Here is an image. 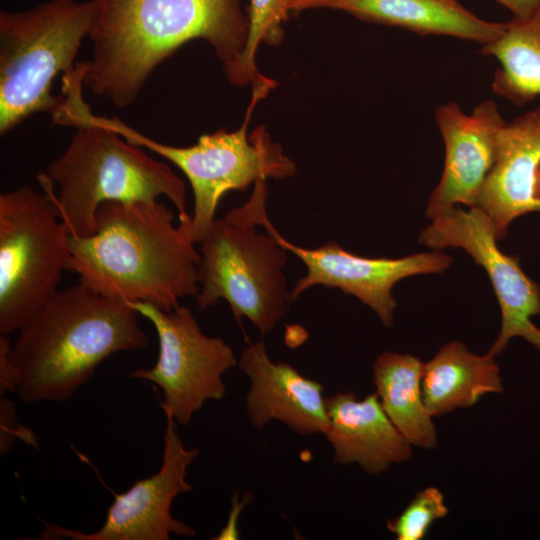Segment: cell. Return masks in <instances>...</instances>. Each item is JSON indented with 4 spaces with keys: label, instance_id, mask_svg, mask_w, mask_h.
Masks as SVG:
<instances>
[{
    "label": "cell",
    "instance_id": "cell-1",
    "mask_svg": "<svg viewBox=\"0 0 540 540\" xmlns=\"http://www.w3.org/2000/svg\"><path fill=\"white\" fill-rule=\"evenodd\" d=\"M83 85L126 108L155 68L180 46L203 39L230 67L242 53L248 16L241 0H94Z\"/></svg>",
    "mask_w": 540,
    "mask_h": 540
},
{
    "label": "cell",
    "instance_id": "cell-2",
    "mask_svg": "<svg viewBox=\"0 0 540 540\" xmlns=\"http://www.w3.org/2000/svg\"><path fill=\"white\" fill-rule=\"evenodd\" d=\"M190 220L176 225L174 213L158 199L106 201L93 234L70 235L67 270L104 296L171 311L198 293L201 257Z\"/></svg>",
    "mask_w": 540,
    "mask_h": 540
},
{
    "label": "cell",
    "instance_id": "cell-3",
    "mask_svg": "<svg viewBox=\"0 0 540 540\" xmlns=\"http://www.w3.org/2000/svg\"><path fill=\"white\" fill-rule=\"evenodd\" d=\"M83 73V62H77L73 71L62 75L63 100L52 120L76 131L64 153L38 175L70 234H93L97 211L106 201L165 196L178 210L179 221L190 218L183 180L167 164L94 119L82 95Z\"/></svg>",
    "mask_w": 540,
    "mask_h": 540
},
{
    "label": "cell",
    "instance_id": "cell-4",
    "mask_svg": "<svg viewBox=\"0 0 540 540\" xmlns=\"http://www.w3.org/2000/svg\"><path fill=\"white\" fill-rule=\"evenodd\" d=\"M128 303L79 283L58 291L11 344L16 392L25 403L63 402L108 356L147 347Z\"/></svg>",
    "mask_w": 540,
    "mask_h": 540
},
{
    "label": "cell",
    "instance_id": "cell-5",
    "mask_svg": "<svg viewBox=\"0 0 540 540\" xmlns=\"http://www.w3.org/2000/svg\"><path fill=\"white\" fill-rule=\"evenodd\" d=\"M94 14V0H49L0 12L1 135L34 113L58 110L63 96L52 94L53 81L74 70Z\"/></svg>",
    "mask_w": 540,
    "mask_h": 540
},
{
    "label": "cell",
    "instance_id": "cell-6",
    "mask_svg": "<svg viewBox=\"0 0 540 540\" xmlns=\"http://www.w3.org/2000/svg\"><path fill=\"white\" fill-rule=\"evenodd\" d=\"M275 85L271 79L253 85L252 99L239 129L204 134L196 144L188 147L157 142L117 117L94 114V119L127 142L162 156L183 172L194 196L190 235L195 243H200L216 219L218 204L227 192L245 191L260 179H283L296 172L295 163L283 153L280 144L272 142L264 126L247 135L256 104Z\"/></svg>",
    "mask_w": 540,
    "mask_h": 540
},
{
    "label": "cell",
    "instance_id": "cell-7",
    "mask_svg": "<svg viewBox=\"0 0 540 540\" xmlns=\"http://www.w3.org/2000/svg\"><path fill=\"white\" fill-rule=\"evenodd\" d=\"M250 198L215 219L200 244L198 293L201 310L228 302L262 335L272 331L292 303L283 268L285 250L268 231L259 232Z\"/></svg>",
    "mask_w": 540,
    "mask_h": 540
},
{
    "label": "cell",
    "instance_id": "cell-8",
    "mask_svg": "<svg viewBox=\"0 0 540 540\" xmlns=\"http://www.w3.org/2000/svg\"><path fill=\"white\" fill-rule=\"evenodd\" d=\"M70 232L49 198L30 185L0 195V334L30 323L56 295Z\"/></svg>",
    "mask_w": 540,
    "mask_h": 540
},
{
    "label": "cell",
    "instance_id": "cell-9",
    "mask_svg": "<svg viewBox=\"0 0 540 540\" xmlns=\"http://www.w3.org/2000/svg\"><path fill=\"white\" fill-rule=\"evenodd\" d=\"M129 304L153 324L159 340L156 364L136 369L130 377L160 387L166 418L188 425L207 400L225 396L222 376L238 364L234 352L223 338L204 334L185 306L164 311L149 303Z\"/></svg>",
    "mask_w": 540,
    "mask_h": 540
},
{
    "label": "cell",
    "instance_id": "cell-10",
    "mask_svg": "<svg viewBox=\"0 0 540 540\" xmlns=\"http://www.w3.org/2000/svg\"><path fill=\"white\" fill-rule=\"evenodd\" d=\"M418 241L439 250L463 248L487 272L501 309V329L488 354L496 357L510 339L522 337L540 350V329L531 317L540 314V286L521 269L517 256L506 255L497 246L489 216L477 206H456L437 213Z\"/></svg>",
    "mask_w": 540,
    "mask_h": 540
},
{
    "label": "cell",
    "instance_id": "cell-11",
    "mask_svg": "<svg viewBox=\"0 0 540 540\" xmlns=\"http://www.w3.org/2000/svg\"><path fill=\"white\" fill-rule=\"evenodd\" d=\"M266 198V195L260 194L255 199L257 224L271 233L285 250L297 256L307 268L306 275L290 291L292 302L315 285L339 288L368 305L385 326H392L397 305L392 296L395 283L412 275L441 273L452 263L450 256L439 251L393 259L357 256L335 241L313 249L297 246L282 237L272 225L266 212Z\"/></svg>",
    "mask_w": 540,
    "mask_h": 540
},
{
    "label": "cell",
    "instance_id": "cell-12",
    "mask_svg": "<svg viewBox=\"0 0 540 540\" xmlns=\"http://www.w3.org/2000/svg\"><path fill=\"white\" fill-rule=\"evenodd\" d=\"M196 448L187 449L172 418H167L160 469L150 477L137 480L127 491L114 495L102 527L84 533L44 522L39 539L72 540H168L173 534L193 538L196 531L172 516L173 500L189 492L187 468L198 457Z\"/></svg>",
    "mask_w": 540,
    "mask_h": 540
},
{
    "label": "cell",
    "instance_id": "cell-13",
    "mask_svg": "<svg viewBox=\"0 0 540 540\" xmlns=\"http://www.w3.org/2000/svg\"><path fill=\"white\" fill-rule=\"evenodd\" d=\"M436 123L445 146L442 177L432 192L426 216L433 218L447 208L475 206L495 159L499 131L505 124L497 104L488 99L471 114L456 102L439 106Z\"/></svg>",
    "mask_w": 540,
    "mask_h": 540
},
{
    "label": "cell",
    "instance_id": "cell-14",
    "mask_svg": "<svg viewBox=\"0 0 540 540\" xmlns=\"http://www.w3.org/2000/svg\"><path fill=\"white\" fill-rule=\"evenodd\" d=\"M238 366L250 380L246 412L250 424L263 429L280 421L300 435L324 434L329 426L323 385L284 362H273L263 340L248 344Z\"/></svg>",
    "mask_w": 540,
    "mask_h": 540
},
{
    "label": "cell",
    "instance_id": "cell-15",
    "mask_svg": "<svg viewBox=\"0 0 540 540\" xmlns=\"http://www.w3.org/2000/svg\"><path fill=\"white\" fill-rule=\"evenodd\" d=\"M475 206L489 216L498 240L514 219L540 211V106L499 131L494 163Z\"/></svg>",
    "mask_w": 540,
    "mask_h": 540
},
{
    "label": "cell",
    "instance_id": "cell-16",
    "mask_svg": "<svg viewBox=\"0 0 540 540\" xmlns=\"http://www.w3.org/2000/svg\"><path fill=\"white\" fill-rule=\"evenodd\" d=\"M329 426L323 434L333 449V462L356 463L378 475L412 457L411 443L398 431L376 392L359 400L352 391L326 398Z\"/></svg>",
    "mask_w": 540,
    "mask_h": 540
},
{
    "label": "cell",
    "instance_id": "cell-17",
    "mask_svg": "<svg viewBox=\"0 0 540 540\" xmlns=\"http://www.w3.org/2000/svg\"><path fill=\"white\" fill-rule=\"evenodd\" d=\"M327 8L373 23L398 26L420 35L451 36L486 45L505 23L487 21L458 0H291V12Z\"/></svg>",
    "mask_w": 540,
    "mask_h": 540
},
{
    "label": "cell",
    "instance_id": "cell-18",
    "mask_svg": "<svg viewBox=\"0 0 540 540\" xmlns=\"http://www.w3.org/2000/svg\"><path fill=\"white\" fill-rule=\"evenodd\" d=\"M421 384L433 417L471 407L486 394L504 391L495 357L474 354L458 341L444 344L424 363Z\"/></svg>",
    "mask_w": 540,
    "mask_h": 540
},
{
    "label": "cell",
    "instance_id": "cell-19",
    "mask_svg": "<svg viewBox=\"0 0 540 540\" xmlns=\"http://www.w3.org/2000/svg\"><path fill=\"white\" fill-rule=\"evenodd\" d=\"M423 367L413 355L383 352L373 364V383L382 408L398 431L412 446L433 449L437 432L423 399Z\"/></svg>",
    "mask_w": 540,
    "mask_h": 540
},
{
    "label": "cell",
    "instance_id": "cell-20",
    "mask_svg": "<svg viewBox=\"0 0 540 540\" xmlns=\"http://www.w3.org/2000/svg\"><path fill=\"white\" fill-rule=\"evenodd\" d=\"M481 53L500 64L492 81L495 94L516 105L540 96V10L505 22L502 34L483 45Z\"/></svg>",
    "mask_w": 540,
    "mask_h": 540
},
{
    "label": "cell",
    "instance_id": "cell-21",
    "mask_svg": "<svg viewBox=\"0 0 540 540\" xmlns=\"http://www.w3.org/2000/svg\"><path fill=\"white\" fill-rule=\"evenodd\" d=\"M291 0H250L248 34L238 59L224 69L233 85L259 84L267 80L256 66V53L261 43L278 45L282 42V24L288 19Z\"/></svg>",
    "mask_w": 540,
    "mask_h": 540
},
{
    "label": "cell",
    "instance_id": "cell-22",
    "mask_svg": "<svg viewBox=\"0 0 540 540\" xmlns=\"http://www.w3.org/2000/svg\"><path fill=\"white\" fill-rule=\"evenodd\" d=\"M448 515L444 495L436 487L416 493L405 509L387 521V528L398 540H421L432 524Z\"/></svg>",
    "mask_w": 540,
    "mask_h": 540
},
{
    "label": "cell",
    "instance_id": "cell-23",
    "mask_svg": "<svg viewBox=\"0 0 540 540\" xmlns=\"http://www.w3.org/2000/svg\"><path fill=\"white\" fill-rule=\"evenodd\" d=\"M14 408L13 402L1 398V454H5L10 450L11 446L16 441V437H20V439L32 446H37L34 433L21 425H18L16 422Z\"/></svg>",
    "mask_w": 540,
    "mask_h": 540
},
{
    "label": "cell",
    "instance_id": "cell-24",
    "mask_svg": "<svg viewBox=\"0 0 540 540\" xmlns=\"http://www.w3.org/2000/svg\"><path fill=\"white\" fill-rule=\"evenodd\" d=\"M11 342L6 335L0 336V391L16 392L14 369L10 360Z\"/></svg>",
    "mask_w": 540,
    "mask_h": 540
},
{
    "label": "cell",
    "instance_id": "cell-25",
    "mask_svg": "<svg viewBox=\"0 0 540 540\" xmlns=\"http://www.w3.org/2000/svg\"><path fill=\"white\" fill-rule=\"evenodd\" d=\"M510 10L514 17L526 18L540 10V0H496Z\"/></svg>",
    "mask_w": 540,
    "mask_h": 540
},
{
    "label": "cell",
    "instance_id": "cell-26",
    "mask_svg": "<svg viewBox=\"0 0 540 540\" xmlns=\"http://www.w3.org/2000/svg\"><path fill=\"white\" fill-rule=\"evenodd\" d=\"M247 501L246 498L243 499L241 503H238L236 500L235 503H233V509L229 515V520L227 522V525L224 527L222 532L218 535L215 539H236L238 538V532L236 528V523L238 519V515L240 514V511L242 508L246 505Z\"/></svg>",
    "mask_w": 540,
    "mask_h": 540
}]
</instances>
